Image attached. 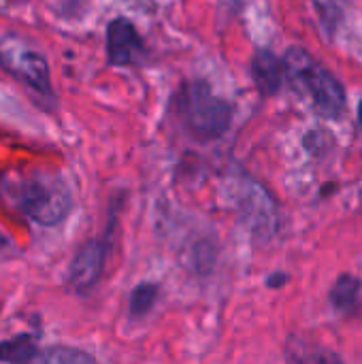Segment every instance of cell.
I'll use <instances>...</instances> for the list:
<instances>
[{
  "instance_id": "277c9868",
  "label": "cell",
  "mask_w": 362,
  "mask_h": 364,
  "mask_svg": "<svg viewBox=\"0 0 362 364\" xmlns=\"http://www.w3.org/2000/svg\"><path fill=\"white\" fill-rule=\"evenodd\" d=\"M0 66L32 90L51 94V77L45 58L21 38L13 34L0 38Z\"/></svg>"
},
{
  "instance_id": "5bb4252c",
  "label": "cell",
  "mask_w": 362,
  "mask_h": 364,
  "mask_svg": "<svg viewBox=\"0 0 362 364\" xmlns=\"http://www.w3.org/2000/svg\"><path fill=\"white\" fill-rule=\"evenodd\" d=\"M358 122H361V126H362V102H361V107H358Z\"/></svg>"
},
{
  "instance_id": "6da1fadb",
  "label": "cell",
  "mask_w": 362,
  "mask_h": 364,
  "mask_svg": "<svg viewBox=\"0 0 362 364\" xmlns=\"http://www.w3.org/2000/svg\"><path fill=\"white\" fill-rule=\"evenodd\" d=\"M4 192L21 213L45 226L62 222L70 209V194L64 181L47 173H28L6 179Z\"/></svg>"
},
{
  "instance_id": "ba28073f",
  "label": "cell",
  "mask_w": 362,
  "mask_h": 364,
  "mask_svg": "<svg viewBox=\"0 0 362 364\" xmlns=\"http://www.w3.org/2000/svg\"><path fill=\"white\" fill-rule=\"evenodd\" d=\"M286 363L288 364H344L337 352L324 348L307 337L294 335L286 346Z\"/></svg>"
},
{
  "instance_id": "7a4b0ae2",
  "label": "cell",
  "mask_w": 362,
  "mask_h": 364,
  "mask_svg": "<svg viewBox=\"0 0 362 364\" xmlns=\"http://www.w3.org/2000/svg\"><path fill=\"white\" fill-rule=\"evenodd\" d=\"M284 64L286 77L297 90L312 98V105L320 115L335 119L344 113L346 94L339 81L312 55H307L303 49H290L284 58Z\"/></svg>"
},
{
  "instance_id": "3957f363",
  "label": "cell",
  "mask_w": 362,
  "mask_h": 364,
  "mask_svg": "<svg viewBox=\"0 0 362 364\" xmlns=\"http://www.w3.org/2000/svg\"><path fill=\"white\" fill-rule=\"evenodd\" d=\"M177 109L190 132L203 139L220 136L230 124V107L205 83L186 85L177 98Z\"/></svg>"
},
{
  "instance_id": "4fadbf2b",
  "label": "cell",
  "mask_w": 362,
  "mask_h": 364,
  "mask_svg": "<svg viewBox=\"0 0 362 364\" xmlns=\"http://www.w3.org/2000/svg\"><path fill=\"white\" fill-rule=\"evenodd\" d=\"M6 245V239H4V235L0 232V247H4Z\"/></svg>"
},
{
  "instance_id": "52a82bcc",
  "label": "cell",
  "mask_w": 362,
  "mask_h": 364,
  "mask_svg": "<svg viewBox=\"0 0 362 364\" xmlns=\"http://www.w3.org/2000/svg\"><path fill=\"white\" fill-rule=\"evenodd\" d=\"M252 77L265 96H273L286 79V64L271 51H258L252 60Z\"/></svg>"
},
{
  "instance_id": "8992f818",
  "label": "cell",
  "mask_w": 362,
  "mask_h": 364,
  "mask_svg": "<svg viewBox=\"0 0 362 364\" xmlns=\"http://www.w3.org/2000/svg\"><path fill=\"white\" fill-rule=\"evenodd\" d=\"M105 264V245L102 243H85L79 254L73 260L70 267V284L75 290H87L90 286L96 284V279L100 277Z\"/></svg>"
},
{
  "instance_id": "5b68a950",
  "label": "cell",
  "mask_w": 362,
  "mask_h": 364,
  "mask_svg": "<svg viewBox=\"0 0 362 364\" xmlns=\"http://www.w3.org/2000/svg\"><path fill=\"white\" fill-rule=\"evenodd\" d=\"M107 49H109V62L115 66H126L139 62L143 53V43L134 30V26L119 17L109 23L107 32Z\"/></svg>"
},
{
  "instance_id": "8fae6325",
  "label": "cell",
  "mask_w": 362,
  "mask_h": 364,
  "mask_svg": "<svg viewBox=\"0 0 362 364\" xmlns=\"http://www.w3.org/2000/svg\"><path fill=\"white\" fill-rule=\"evenodd\" d=\"M28 364H96V360L73 348H51L38 352Z\"/></svg>"
},
{
  "instance_id": "30bf717a",
  "label": "cell",
  "mask_w": 362,
  "mask_h": 364,
  "mask_svg": "<svg viewBox=\"0 0 362 364\" xmlns=\"http://www.w3.org/2000/svg\"><path fill=\"white\" fill-rule=\"evenodd\" d=\"M361 292V279L352 275H341L331 290V301L339 311H348L356 305Z\"/></svg>"
},
{
  "instance_id": "7c38bea8",
  "label": "cell",
  "mask_w": 362,
  "mask_h": 364,
  "mask_svg": "<svg viewBox=\"0 0 362 364\" xmlns=\"http://www.w3.org/2000/svg\"><path fill=\"white\" fill-rule=\"evenodd\" d=\"M158 296V288L154 284H141L139 288H134L132 296H130V311L132 316H145Z\"/></svg>"
},
{
  "instance_id": "9c48e42d",
  "label": "cell",
  "mask_w": 362,
  "mask_h": 364,
  "mask_svg": "<svg viewBox=\"0 0 362 364\" xmlns=\"http://www.w3.org/2000/svg\"><path fill=\"white\" fill-rule=\"evenodd\" d=\"M36 354L38 352L34 348V339L28 335H21L17 339L0 343V360H4V363L28 364Z\"/></svg>"
}]
</instances>
